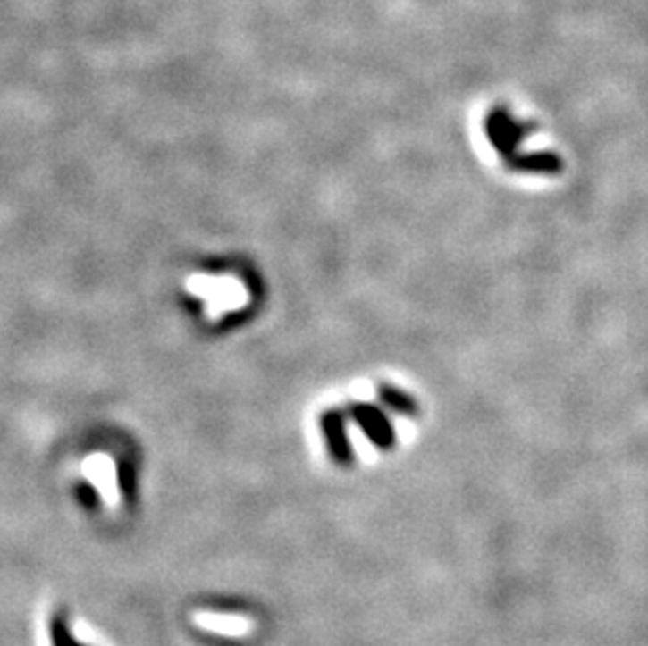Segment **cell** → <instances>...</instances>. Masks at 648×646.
<instances>
[{
    "mask_svg": "<svg viewBox=\"0 0 648 646\" xmlns=\"http://www.w3.org/2000/svg\"><path fill=\"white\" fill-rule=\"evenodd\" d=\"M349 418L355 422L369 443L380 451H391L397 445V432L384 409L374 403L355 401L349 407Z\"/></svg>",
    "mask_w": 648,
    "mask_h": 646,
    "instance_id": "obj_1",
    "label": "cell"
},
{
    "mask_svg": "<svg viewBox=\"0 0 648 646\" xmlns=\"http://www.w3.org/2000/svg\"><path fill=\"white\" fill-rule=\"evenodd\" d=\"M321 432H324L325 447H328L330 460L341 468H349L355 464L353 440L349 437V415L342 409L332 407L321 414Z\"/></svg>",
    "mask_w": 648,
    "mask_h": 646,
    "instance_id": "obj_2",
    "label": "cell"
},
{
    "mask_svg": "<svg viewBox=\"0 0 648 646\" xmlns=\"http://www.w3.org/2000/svg\"><path fill=\"white\" fill-rule=\"evenodd\" d=\"M529 129H531L529 124L518 122L510 112L504 110V107H495V110L487 116V120H484V132H487L489 143H492L495 152L506 160H510L512 155L517 154L518 145L525 138L526 132H529Z\"/></svg>",
    "mask_w": 648,
    "mask_h": 646,
    "instance_id": "obj_3",
    "label": "cell"
},
{
    "mask_svg": "<svg viewBox=\"0 0 648 646\" xmlns=\"http://www.w3.org/2000/svg\"><path fill=\"white\" fill-rule=\"evenodd\" d=\"M508 166L518 172L533 174H559L562 171V160L554 152H531V154H514L508 160Z\"/></svg>",
    "mask_w": 648,
    "mask_h": 646,
    "instance_id": "obj_4",
    "label": "cell"
},
{
    "mask_svg": "<svg viewBox=\"0 0 648 646\" xmlns=\"http://www.w3.org/2000/svg\"><path fill=\"white\" fill-rule=\"evenodd\" d=\"M375 392H378L380 406L391 409V412L405 415V418H416V415L420 414V406H417V401L414 399V397H411L409 392L397 389V386L380 384Z\"/></svg>",
    "mask_w": 648,
    "mask_h": 646,
    "instance_id": "obj_5",
    "label": "cell"
},
{
    "mask_svg": "<svg viewBox=\"0 0 648 646\" xmlns=\"http://www.w3.org/2000/svg\"><path fill=\"white\" fill-rule=\"evenodd\" d=\"M48 636H51V646H88L80 642L72 632L70 621L63 615H55L48 625Z\"/></svg>",
    "mask_w": 648,
    "mask_h": 646,
    "instance_id": "obj_6",
    "label": "cell"
},
{
    "mask_svg": "<svg viewBox=\"0 0 648 646\" xmlns=\"http://www.w3.org/2000/svg\"><path fill=\"white\" fill-rule=\"evenodd\" d=\"M118 485L122 498L129 504L137 502V470L132 462H120L118 466Z\"/></svg>",
    "mask_w": 648,
    "mask_h": 646,
    "instance_id": "obj_7",
    "label": "cell"
},
{
    "mask_svg": "<svg viewBox=\"0 0 648 646\" xmlns=\"http://www.w3.org/2000/svg\"><path fill=\"white\" fill-rule=\"evenodd\" d=\"M74 493H76L78 504H80L84 510L95 512L101 508V495L95 489V485H90L88 481H78Z\"/></svg>",
    "mask_w": 648,
    "mask_h": 646,
    "instance_id": "obj_8",
    "label": "cell"
}]
</instances>
